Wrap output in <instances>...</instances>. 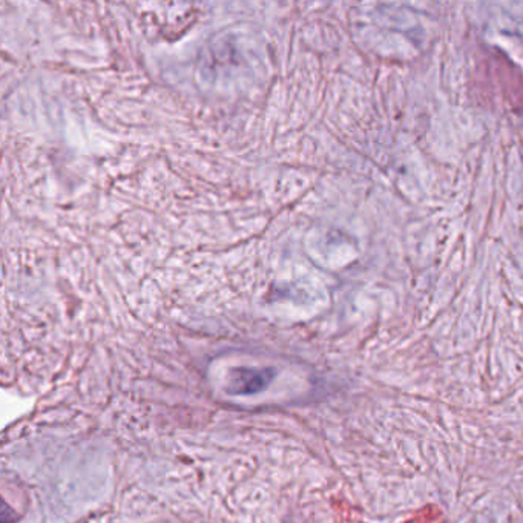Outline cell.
Segmentation results:
<instances>
[{
	"label": "cell",
	"mask_w": 523,
	"mask_h": 523,
	"mask_svg": "<svg viewBox=\"0 0 523 523\" xmlns=\"http://www.w3.org/2000/svg\"><path fill=\"white\" fill-rule=\"evenodd\" d=\"M277 376V370L271 367H237L230 372L228 391L230 395L246 396L266 390Z\"/></svg>",
	"instance_id": "6da1fadb"
}]
</instances>
